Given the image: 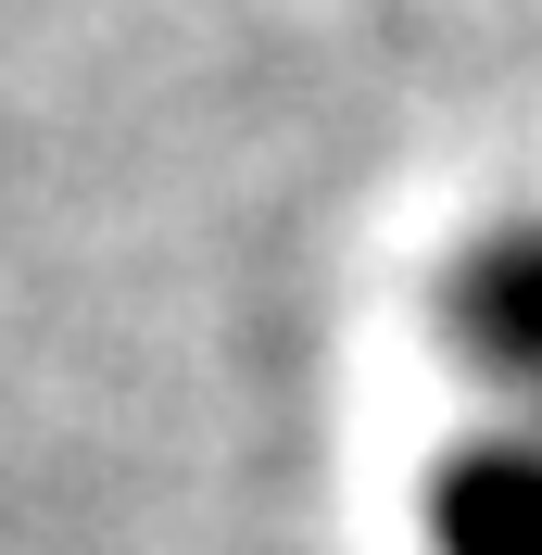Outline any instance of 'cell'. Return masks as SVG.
<instances>
[{
	"instance_id": "obj_1",
	"label": "cell",
	"mask_w": 542,
	"mask_h": 555,
	"mask_svg": "<svg viewBox=\"0 0 542 555\" xmlns=\"http://www.w3.org/2000/svg\"><path fill=\"white\" fill-rule=\"evenodd\" d=\"M454 341H467L479 366L542 416V228L479 241L467 266H454Z\"/></svg>"
},
{
	"instance_id": "obj_2",
	"label": "cell",
	"mask_w": 542,
	"mask_h": 555,
	"mask_svg": "<svg viewBox=\"0 0 542 555\" xmlns=\"http://www.w3.org/2000/svg\"><path fill=\"white\" fill-rule=\"evenodd\" d=\"M441 555H542V442H467L429 480Z\"/></svg>"
}]
</instances>
